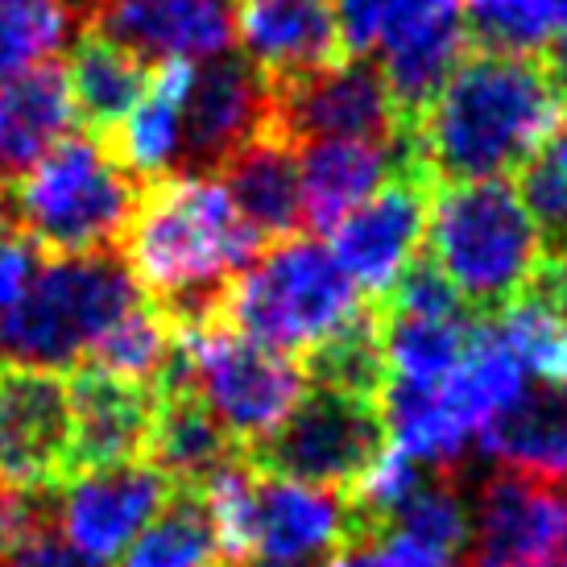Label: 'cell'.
<instances>
[{
    "label": "cell",
    "instance_id": "34",
    "mask_svg": "<svg viewBox=\"0 0 567 567\" xmlns=\"http://www.w3.org/2000/svg\"><path fill=\"white\" fill-rule=\"evenodd\" d=\"M522 204L530 207L551 257H567V133H551L526 158L518 178Z\"/></svg>",
    "mask_w": 567,
    "mask_h": 567
},
{
    "label": "cell",
    "instance_id": "37",
    "mask_svg": "<svg viewBox=\"0 0 567 567\" xmlns=\"http://www.w3.org/2000/svg\"><path fill=\"white\" fill-rule=\"evenodd\" d=\"M38 245H33L21 228L0 237V316L21 299V290L30 286V278L38 274Z\"/></svg>",
    "mask_w": 567,
    "mask_h": 567
},
{
    "label": "cell",
    "instance_id": "19",
    "mask_svg": "<svg viewBox=\"0 0 567 567\" xmlns=\"http://www.w3.org/2000/svg\"><path fill=\"white\" fill-rule=\"evenodd\" d=\"M237 38L269 83H286L336 63L340 33L328 0H240Z\"/></svg>",
    "mask_w": 567,
    "mask_h": 567
},
{
    "label": "cell",
    "instance_id": "11",
    "mask_svg": "<svg viewBox=\"0 0 567 567\" xmlns=\"http://www.w3.org/2000/svg\"><path fill=\"white\" fill-rule=\"evenodd\" d=\"M431 190L435 183L406 154V162L357 212H348L331 228V257L373 302L385 299L398 278L414 266V252L426 233Z\"/></svg>",
    "mask_w": 567,
    "mask_h": 567
},
{
    "label": "cell",
    "instance_id": "12",
    "mask_svg": "<svg viewBox=\"0 0 567 567\" xmlns=\"http://www.w3.org/2000/svg\"><path fill=\"white\" fill-rule=\"evenodd\" d=\"M0 481L25 493L71 481V398L59 373L0 364Z\"/></svg>",
    "mask_w": 567,
    "mask_h": 567
},
{
    "label": "cell",
    "instance_id": "40",
    "mask_svg": "<svg viewBox=\"0 0 567 567\" xmlns=\"http://www.w3.org/2000/svg\"><path fill=\"white\" fill-rule=\"evenodd\" d=\"M237 567H328V564H282V559H245V564H237Z\"/></svg>",
    "mask_w": 567,
    "mask_h": 567
},
{
    "label": "cell",
    "instance_id": "9",
    "mask_svg": "<svg viewBox=\"0 0 567 567\" xmlns=\"http://www.w3.org/2000/svg\"><path fill=\"white\" fill-rule=\"evenodd\" d=\"M385 452V419L378 398L344 390H307L286 423L245 452L261 476H282L316 488H348Z\"/></svg>",
    "mask_w": 567,
    "mask_h": 567
},
{
    "label": "cell",
    "instance_id": "33",
    "mask_svg": "<svg viewBox=\"0 0 567 567\" xmlns=\"http://www.w3.org/2000/svg\"><path fill=\"white\" fill-rule=\"evenodd\" d=\"M464 30L493 54L535 59L559 42L551 0H464Z\"/></svg>",
    "mask_w": 567,
    "mask_h": 567
},
{
    "label": "cell",
    "instance_id": "7",
    "mask_svg": "<svg viewBox=\"0 0 567 567\" xmlns=\"http://www.w3.org/2000/svg\"><path fill=\"white\" fill-rule=\"evenodd\" d=\"M162 381L190 385L240 452L266 443L307 394V373L295 357L252 344L224 323L174 328V357ZM158 381V385H162Z\"/></svg>",
    "mask_w": 567,
    "mask_h": 567
},
{
    "label": "cell",
    "instance_id": "32",
    "mask_svg": "<svg viewBox=\"0 0 567 567\" xmlns=\"http://www.w3.org/2000/svg\"><path fill=\"white\" fill-rule=\"evenodd\" d=\"M71 25L66 0H0V87L47 66L66 47Z\"/></svg>",
    "mask_w": 567,
    "mask_h": 567
},
{
    "label": "cell",
    "instance_id": "18",
    "mask_svg": "<svg viewBox=\"0 0 567 567\" xmlns=\"http://www.w3.org/2000/svg\"><path fill=\"white\" fill-rule=\"evenodd\" d=\"M66 398H71V476L133 464L145 456L154 390L80 369V378L66 385Z\"/></svg>",
    "mask_w": 567,
    "mask_h": 567
},
{
    "label": "cell",
    "instance_id": "36",
    "mask_svg": "<svg viewBox=\"0 0 567 567\" xmlns=\"http://www.w3.org/2000/svg\"><path fill=\"white\" fill-rule=\"evenodd\" d=\"M328 567H456V559L426 551L394 530H369L331 555Z\"/></svg>",
    "mask_w": 567,
    "mask_h": 567
},
{
    "label": "cell",
    "instance_id": "31",
    "mask_svg": "<svg viewBox=\"0 0 567 567\" xmlns=\"http://www.w3.org/2000/svg\"><path fill=\"white\" fill-rule=\"evenodd\" d=\"M220 555L204 497L174 488L142 535L125 547V567H212Z\"/></svg>",
    "mask_w": 567,
    "mask_h": 567
},
{
    "label": "cell",
    "instance_id": "6",
    "mask_svg": "<svg viewBox=\"0 0 567 567\" xmlns=\"http://www.w3.org/2000/svg\"><path fill=\"white\" fill-rule=\"evenodd\" d=\"M137 199V178L116 162L109 145L71 133L17 183L9 204L17 228L33 245H50L66 257L100 252L121 240Z\"/></svg>",
    "mask_w": 567,
    "mask_h": 567
},
{
    "label": "cell",
    "instance_id": "29",
    "mask_svg": "<svg viewBox=\"0 0 567 567\" xmlns=\"http://www.w3.org/2000/svg\"><path fill=\"white\" fill-rule=\"evenodd\" d=\"M171 357H174V323L162 316L154 302L142 299L133 311H125V316L95 340L80 369L109 373V378L154 390L162 381V373L171 369Z\"/></svg>",
    "mask_w": 567,
    "mask_h": 567
},
{
    "label": "cell",
    "instance_id": "25",
    "mask_svg": "<svg viewBox=\"0 0 567 567\" xmlns=\"http://www.w3.org/2000/svg\"><path fill=\"white\" fill-rule=\"evenodd\" d=\"M195 63H162L116 125V162L133 178H166L183 162V95Z\"/></svg>",
    "mask_w": 567,
    "mask_h": 567
},
{
    "label": "cell",
    "instance_id": "21",
    "mask_svg": "<svg viewBox=\"0 0 567 567\" xmlns=\"http://www.w3.org/2000/svg\"><path fill=\"white\" fill-rule=\"evenodd\" d=\"M406 142H311L299 154L302 224L316 233H331L406 162Z\"/></svg>",
    "mask_w": 567,
    "mask_h": 567
},
{
    "label": "cell",
    "instance_id": "38",
    "mask_svg": "<svg viewBox=\"0 0 567 567\" xmlns=\"http://www.w3.org/2000/svg\"><path fill=\"white\" fill-rule=\"evenodd\" d=\"M0 567H109V564L71 551L54 530H42V535H33L30 543H21L13 555H4Z\"/></svg>",
    "mask_w": 567,
    "mask_h": 567
},
{
    "label": "cell",
    "instance_id": "14",
    "mask_svg": "<svg viewBox=\"0 0 567 567\" xmlns=\"http://www.w3.org/2000/svg\"><path fill=\"white\" fill-rule=\"evenodd\" d=\"M269 80L245 54H220L190 66L183 95V162L195 174L220 171L269 128Z\"/></svg>",
    "mask_w": 567,
    "mask_h": 567
},
{
    "label": "cell",
    "instance_id": "3",
    "mask_svg": "<svg viewBox=\"0 0 567 567\" xmlns=\"http://www.w3.org/2000/svg\"><path fill=\"white\" fill-rule=\"evenodd\" d=\"M426 261L456 286L468 311L497 316L538 274L547 240L505 178L443 183L426 204Z\"/></svg>",
    "mask_w": 567,
    "mask_h": 567
},
{
    "label": "cell",
    "instance_id": "2",
    "mask_svg": "<svg viewBox=\"0 0 567 567\" xmlns=\"http://www.w3.org/2000/svg\"><path fill=\"white\" fill-rule=\"evenodd\" d=\"M125 269L174 328L212 323L228 282L252 266L261 237L212 174L162 178L121 233Z\"/></svg>",
    "mask_w": 567,
    "mask_h": 567
},
{
    "label": "cell",
    "instance_id": "24",
    "mask_svg": "<svg viewBox=\"0 0 567 567\" xmlns=\"http://www.w3.org/2000/svg\"><path fill=\"white\" fill-rule=\"evenodd\" d=\"M224 190L233 195L237 212L245 216L261 240L290 237L302 224V187H299V150L286 145L274 133H261L240 154L220 166Z\"/></svg>",
    "mask_w": 567,
    "mask_h": 567
},
{
    "label": "cell",
    "instance_id": "8",
    "mask_svg": "<svg viewBox=\"0 0 567 567\" xmlns=\"http://www.w3.org/2000/svg\"><path fill=\"white\" fill-rule=\"evenodd\" d=\"M331 13L340 50L352 59L381 54V80L406 128L468 54L464 0H336Z\"/></svg>",
    "mask_w": 567,
    "mask_h": 567
},
{
    "label": "cell",
    "instance_id": "22",
    "mask_svg": "<svg viewBox=\"0 0 567 567\" xmlns=\"http://www.w3.org/2000/svg\"><path fill=\"white\" fill-rule=\"evenodd\" d=\"M80 121L63 66H33L0 87V190L21 183Z\"/></svg>",
    "mask_w": 567,
    "mask_h": 567
},
{
    "label": "cell",
    "instance_id": "10",
    "mask_svg": "<svg viewBox=\"0 0 567 567\" xmlns=\"http://www.w3.org/2000/svg\"><path fill=\"white\" fill-rule=\"evenodd\" d=\"M269 128L286 145L311 142H381L402 145L410 128L402 125L381 66L369 59L328 63L299 80L269 83Z\"/></svg>",
    "mask_w": 567,
    "mask_h": 567
},
{
    "label": "cell",
    "instance_id": "39",
    "mask_svg": "<svg viewBox=\"0 0 567 567\" xmlns=\"http://www.w3.org/2000/svg\"><path fill=\"white\" fill-rule=\"evenodd\" d=\"M547 66H551L555 95H559V112H567V54H555V59Z\"/></svg>",
    "mask_w": 567,
    "mask_h": 567
},
{
    "label": "cell",
    "instance_id": "27",
    "mask_svg": "<svg viewBox=\"0 0 567 567\" xmlns=\"http://www.w3.org/2000/svg\"><path fill=\"white\" fill-rule=\"evenodd\" d=\"M145 83H150V71L142 59H133L128 50L100 33H83L71 50L66 87H71L75 112H83L95 128L121 125L133 112V104L142 100Z\"/></svg>",
    "mask_w": 567,
    "mask_h": 567
},
{
    "label": "cell",
    "instance_id": "1",
    "mask_svg": "<svg viewBox=\"0 0 567 567\" xmlns=\"http://www.w3.org/2000/svg\"><path fill=\"white\" fill-rule=\"evenodd\" d=\"M551 66L522 54H464L406 133L410 162L440 183H485L522 171L559 125Z\"/></svg>",
    "mask_w": 567,
    "mask_h": 567
},
{
    "label": "cell",
    "instance_id": "4",
    "mask_svg": "<svg viewBox=\"0 0 567 567\" xmlns=\"http://www.w3.org/2000/svg\"><path fill=\"white\" fill-rule=\"evenodd\" d=\"M373 307L319 240H282L228 282L216 323L274 352H316Z\"/></svg>",
    "mask_w": 567,
    "mask_h": 567
},
{
    "label": "cell",
    "instance_id": "16",
    "mask_svg": "<svg viewBox=\"0 0 567 567\" xmlns=\"http://www.w3.org/2000/svg\"><path fill=\"white\" fill-rule=\"evenodd\" d=\"M567 551V488L518 473L488 476L473 505L468 567H530Z\"/></svg>",
    "mask_w": 567,
    "mask_h": 567
},
{
    "label": "cell",
    "instance_id": "26",
    "mask_svg": "<svg viewBox=\"0 0 567 567\" xmlns=\"http://www.w3.org/2000/svg\"><path fill=\"white\" fill-rule=\"evenodd\" d=\"M381 323V357L390 381L435 390L456 373L464 352L476 336L473 316L456 319H419V316H385L378 311Z\"/></svg>",
    "mask_w": 567,
    "mask_h": 567
},
{
    "label": "cell",
    "instance_id": "20",
    "mask_svg": "<svg viewBox=\"0 0 567 567\" xmlns=\"http://www.w3.org/2000/svg\"><path fill=\"white\" fill-rule=\"evenodd\" d=\"M245 452L220 426V419L199 402L190 385L162 381L154 385V419L145 435V464H154L171 488H199L224 464L240 460Z\"/></svg>",
    "mask_w": 567,
    "mask_h": 567
},
{
    "label": "cell",
    "instance_id": "23",
    "mask_svg": "<svg viewBox=\"0 0 567 567\" xmlns=\"http://www.w3.org/2000/svg\"><path fill=\"white\" fill-rule=\"evenodd\" d=\"M481 452L497 460L502 473L567 488V394L555 385L522 390L518 402L481 431Z\"/></svg>",
    "mask_w": 567,
    "mask_h": 567
},
{
    "label": "cell",
    "instance_id": "42",
    "mask_svg": "<svg viewBox=\"0 0 567 567\" xmlns=\"http://www.w3.org/2000/svg\"><path fill=\"white\" fill-rule=\"evenodd\" d=\"M555 390H564V394H567V369H564V378L555 381Z\"/></svg>",
    "mask_w": 567,
    "mask_h": 567
},
{
    "label": "cell",
    "instance_id": "17",
    "mask_svg": "<svg viewBox=\"0 0 567 567\" xmlns=\"http://www.w3.org/2000/svg\"><path fill=\"white\" fill-rule=\"evenodd\" d=\"M348 543H352V514L344 493L257 473L249 559L257 555L282 564H328Z\"/></svg>",
    "mask_w": 567,
    "mask_h": 567
},
{
    "label": "cell",
    "instance_id": "15",
    "mask_svg": "<svg viewBox=\"0 0 567 567\" xmlns=\"http://www.w3.org/2000/svg\"><path fill=\"white\" fill-rule=\"evenodd\" d=\"M240 0H92L95 33L142 63H207L237 42Z\"/></svg>",
    "mask_w": 567,
    "mask_h": 567
},
{
    "label": "cell",
    "instance_id": "43",
    "mask_svg": "<svg viewBox=\"0 0 567 567\" xmlns=\"http://www.w3.org/2000/svg\"><path fill=\"white\" fill-rule=\"evenodd\" d=\"M564 261H567V257H564Z\"/></svg>",
    "mask_w": 567,
    "mask_h": 567
},
{
    "label": "cell",
    "instance_id": "30",
    "mask_svg": "<svg viewBox=\"0 0 567 567\" xmlns=\"http://www.w3.org/2000/svg\"><path fill=\"white\" fill-rule=\"evenodd\" d=\"M385 530L419 543L426 551L447 555V559L468 551V543H473V502L464 497L460 473L426 468L414 493L394 509Z\"/></svg>",
    "mask_w": 567,
    "mask_h": 567
},
{
    "label": "cell",
    "instance_id": "41",
    "mask_svg": "<svg viewBox=\"0 0 567 567\" xmlns=\"http://www.w3.org/2000/svg\"><path fill=\"white\" fill-rule=\"evenodd\" d=\"M530 567H567V551L564 555H551V559H543V564H530Z\"/></svg>",
    "mask_w": 567,
    "mask_h": 567
},
{
    "label": "cell",
    "instance_id": "28",
    "mask_svg": "<svg viewBox=\"0 0 567 567\" xmlns=\"http://www.w3.org/2000/svg\"><path fill=\"white\" fill-rule=\"evenodd\" d=\"M526 390V369L514 361V352L493 336L488 323H476V336L456 373L443 381L440 394L447 410L456 414L468 431H485L505 406H514Z\"/></svg>",
    "mask_w": 567,
    "mask_h": 567
},
{
    "label": "cell",
    "instance_id": "35",
    "mask_svg": "<svg viewBox=\"0 0 567 567\" xmlns=\"http://www.w3.org/2000/svg\"><path fill=\"white\" fill-rule=\"evenodd\" d=\"M378 311H385V316H419V319L473 316L464 307V299L456 295V286L447 282L431 261H414L394 282V290L378 302Z\"/></svg>",
    "mask_w": 567,
    "mask_h": 567
},
{
    "label": "cell",
    "instance_id": "5",
    "mask_svg": "<svg viewBox=\"0 0 567 567\" xmlns=\"http://www.w3.org/2000/svg\"><path fill=\"white\" fill-rule=\"evenodd\" d=\"M142 302L121 257L66 252L38 266L21 299L0 316V364L66 373L87 361L92 344Z\"/></svg>",
    "mask_w": 567,
    "mask_h": 567
},
{
    "label": "cell",
    "instance_id": "13",
    "mask_svg": "<svg viewBox=\"0 0 567 567\" xmlns=\"http://www.w3.org/2000/svg\"><path fill=\"white\" fill-rule=\"evenodd\" d=\"M171 493V481L145 460L75 473L54 488V535L71 551L109 564L142 535Z\"/></svg>",
    "mask_w": 567,
    "mask_h": 567
}]
</instances>
